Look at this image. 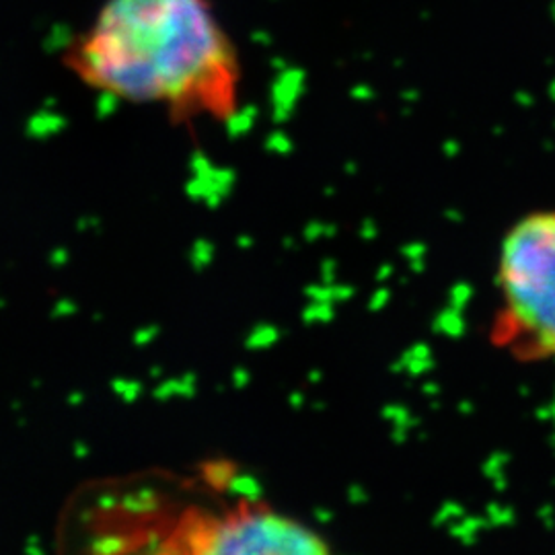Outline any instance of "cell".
<instances>
[{
  "instance_id": "6da1fadb",
  "label": "cell",
  "mask_w": 555,
  "mask_h": 555,
  "mask_svg": "<svg viewBox=\"0 0 555 555\" xmlns=\"http://www.w3.org/2000/svg\"><path fill=\"white\" fill-rule=\"evenodd\" d=\"M68 66L103 93L176 112H233L238 54L210 0H105Z\"/></svg>"
},
{
  "instance_id": "7a4b0ae2",
  "label": "cell",
  "mask_w": 555,
  "mask_h": 555,
  "mask_svg": "<svg viewBox=\"0 0 555 555\" xmlns=\"http://www.w3.org/2000/svg\"><path fill=\"white\" fill-rule=\"evenodd\" d=\"M498 284L516 341L535 357H555V210L533 212L508 231Z\"/></svg>"
},
{
  "instance_id": "3957f363",
  "label": "cell",
  "mask_w": 555,
  "mask_h": 555,
  "mask_svg": "<svg viewBox=\"0 0 555 555\" xmlns=\"http://www.w3.org/2000/svg\"><path fill=\"white\" fill-rule=\"evenodd\" d=\"M198 539V552L204 554L315 555L327 552L321 537L274 513L235 516Z\"/></svg>"
}]
</instances>
